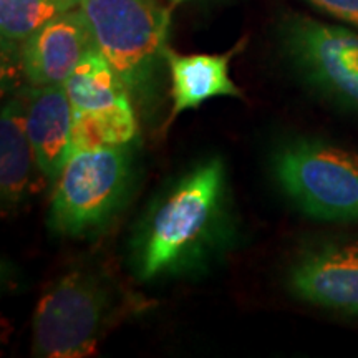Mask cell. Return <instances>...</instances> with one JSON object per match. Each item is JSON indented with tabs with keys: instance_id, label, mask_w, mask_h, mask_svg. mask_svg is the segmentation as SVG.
Returning a JSON list of instances; mask_svg holds the SVG:
<instances>
[{
	"instance_id": "cell-1",
	"label": "cell",
	"mask_w": 358,
	"mask_h": 358,
	"mask_svg": "<svg viewBox=\"0 0 358 358\" xmlns=\"http://www.w3.org/2000/svg\"><path fill=\"white\" fill-rule=\"evenodd\" d=\"M234 236L226 164L213 156L156 196L134 229L129 264L138 280L185 275L217 259Z\"/></svg>"
},
{
	"instance_id": "cell-2",
	"label": "cell",
	"mask_w": 358,
	"mask_h": 358,
	"mask_svg": "<svg viewBox=\"0 0 358 358\" xmlns=\"http://www.w3.org/2000/svg\"><path fill=\"white\" fill-rule=\"evenodd\" d=\"M78 7L134 106L153 108L159 64L168 48L169 8L156 0H80Z\"/></svg>"
},
{
	"instance_id": "cell-3",
	"label": "cell",
	"mask_w": 358,
	"mask_h": 358,
	"mask_svg": "<svg viewBox=\"0 0 358 358\" xmlns=\"http://www.w3.org/2000/svg\"><path fill=\"white\" fill-rule=\"evenodd\" d=\"M271 171L285 198L324 222H358V153L327 140L297 136L272 151Z\"/></svg>"
},
{
	"instance_id": "cell-4",
	"label": "cell",
	"mask_w": 358,
	"mask_h": 358,
	"mask_svg": "<svg viewBox=\"0 0 358 358\" xmlns=\"http://www.w3.org/2000/svg\"><path fill=\"white\" fill-rule=\"evenodd\" d=\"M133 182L134 164L128 146L71 151L55 179L48 226L69 237L100 229L127 203Z\"/></svg>"
},
{
	"instance_id": "cell-5",
	"label": "cell",
	"mask_w": 358,
	"mask_h": 358,
	"mask_svg": "<svg viewBox=\"0 0 358 358\" xmlns=\"http://www.w3.org/2000/svg\"><path fill=\"white\" fill-rule=\"evenodd\" d=\"M113 290L100 275L73 271L40 299L34 315V355L80 358L96 350L113 322Z\"/></svg>"
},
{
	"instance_id": "cell-6",
	"label": "cell",
	"mask_w": 358,
	"mask_h": 358,
	"mask_svg": "<svg viewBox=\"0 0 358 358\" xmlns=\"http://www.w3.org/2000/svg\"><path fill=\"white\" fill-rule=\"evenodd\" d=\"M277 34L282 52L302 82L358 115V34L303 13L282 17Z\"/></svg>"
},
{
	"instance_id": "cell-7",
	"label": "cell",
	"mask_w": 358,
	"mask_h": 358,
	"mask_svg": "<svg viewBox=\"0 0 358 358\" xmlns=\"http://www.w3.org/2000/svg\"><path fill=\"white\" fill-rule=\"evenodd\" d=\"M285 284L297 301L358 317V239H320L295 254Z\"/></svg>"
},
{
	"instance_id": "cell-8",
	"label": "cell",
	"mask_w": 358,
	"mask_h": 358,
	"mask_svg": "<svg viewBox=\"0 0 358 358\" xmlns=\"http://www.w3.org/2000/svg\"><path fill=\"white\" fill-rule=\"evenodd\" d=\"M95 38L82 8L58 13L19 48V66L27 85H64L82 58L93 50Z\"/></svg>"
},
{
	"instance_id": "cell-9",
	"label": "cell",
	"mask_w": 358,
	"mask_h": 358,
	"mask_svg": "<svg viewBox=\"0 0 358 358\" xmlns=\"http://www.w3.org/2000/svg\"><path fill=\"white\" fill-rule=\"evenodd\" d=\"M25 127L43 178L55 179L71 155L75 113L64 85L20 90Z\"/></svg>"
},
{
	"instance_id": "cell-10",
	"label": "cell",
	"mask_w": 358,
	"mask_h": 358,
	"mask_svg": "<svg viewBox=\"0 0 358 358\" xmlns=\"http://www.w3.org/2000/svg\"><path fill=\"white\" fill-rule=\"evenodd\" d=\"M244 43L221 55L209 53H194V55H181L171 48L164 52V60L169 66L171 75V116H176L186 110L198 108L201 103L216 96L244 98L239 87L229 77L231 58L243 48Z\"/></svg>"
},
{
	"instance_id": "cell-11",
	"label": "cell",
	"mask_w": 358,
	"mask_h": 358,
	"mask_svg": "<svg viewBox=\"0 0 358 358\" xmlns=\"http://www.w3.org/2000/svg\"><path fill=\"white\" fill-rule=\"evenodd\" d=\"M34 169H38V164L27 133L24 100L19 92L3 103L0 118V192L3 208H15L34 189Z\"/></svg>"
},
{
	"instance_id": "cell-12",
	"label": "cell",
	"mask_w": 358,
	"mask_h": 358,
	"mask_svg": "<svg viewBox=\"0 0 358 358\" xmlns=\"http://www.w3.org/2000/svg\"><path fill=\"white\" fill-rule=\"evenodd\" d=\"M75 115H101L133 101L122 78L95 47L64 83Z\"/></svg>"
},
{
	"instance_id": "cell-13",
	"label": "cell",
	"mask_w": 358,
	"mask_h": 358,
	"mask_svg": "<svg viewBox=\"0 0 358 358\" xmlns=\"http://www.w3.org/2000/svg\"><path fill=\"white\" fill-rule=\"evenodd\" d=\"M138 136L134 103L101 115H75L71 151L100 146H128Z\"/></svg>"
},
{
	"instance_id": "cell-14",
	"label": "cell",
	"mask_w": 358,
	"mask_h": 358,
	"mask_svg": "<svg viewBox=\"0 0 358 358\" xmlns=\"http://www.w3.org/2000/svg\"><path fill=\"white\" fill-rule=\"evenodd\" d=\"M71 7L60 0H0L3 52L17 50L35 30Z\"/></svg>"
},
{
	"instance_id": "cell-15",
	"label": "cell",
	"mask_w": 358,
	"mask_h": 358,
	"mask_svg": "<svg viewBox=\"0 0 358 358\" xmlns=\"http://www.w3.org/2000/svg\"><path fill=\"white\" fill-rule=\"evenodd\" d=\"M306 2L358 30V0H306Z\"/></svg>"
},
{
	"instance_id": "cell-16",
	"label": "cell",
	"mask_w": 358,
	"mask_h": 358,
	"mask_svg": "<svg viewBox=\"0 0 358 358\" xmlns=\"http://www.w3.org/2000/svg\"><path fill=\"white\" fill-rule=\"evenodd\" d=\"M173 2H181V0H173Z\"/></svg>"
}]
</instances>
